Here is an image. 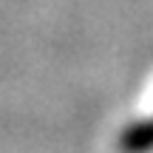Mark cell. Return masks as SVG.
<instances>
[{"mask_svg":"<svg viewBox=\"0 0 153 153\" xmlns=\"http://www.w3.org/2000/svg\"><path fill=\"white\" fill-rule=\"evenodd\" d=\"M122 153H150L153 150V119L150 122H133L119 136Z\"/></svg>","mask_w":153,"mask_h":153,"instance_id":"obj_1","label":"cell"}]
</instances>
